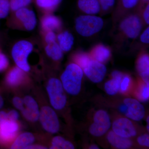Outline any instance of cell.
I'll list each match as a JSON object with an SVG mask.
<instances>
[{
  "instance_id": "6da1fadb",
  "label": "cell",
  "mask_w": 149,
  "mask_h": 149,
  "mask_svg": "<svg viewBox=\"0 0 149 149\" xmlns=\"http://www.w3.org/2000/svg\"><path fill=\"white\" fill-rule=\"evenodd\" d=\"M83 76V70L78 65L75 63L68 65L61 77L65 90L70 95H78L81 90Z\"/></svg>"
},
{
  "instance_id": "7a4b0ae2",
  "label": "cell",
  "mask_w": 149,
  "mask_h": 149,
  "mask_svg": "<svg viewBox=\"0 0 149 149\" xmlns=\"http://www.w3.org/2000/svg\"><path fill=\"white\" fill-rule=\"evenodd\" d=\"M104 25L102 18L95 15H86L78 17L75 21V28L79 35L91 37L100 32Z\"/></svg>"
},
{
  "instance_id": "3957f363",
  "label": "cell",
  "mask_w": 149,
  "mask_h": 149,
  "mask_svg": "<svg viewBox=\"0 0 149 149\" xmlns=\"http://www.w3.org/2000/svg\"><path fill=\"white\" fill-rule=\"evenodd\" d=\"M34 45L31 42L21 40L14 44L12 49L11 54L17 66L24 70L29 72L30 66L28 58L34 50Z\"/></svg>"
},
{
  "instance_id": "277c9868",
  "label": "cell",
  "mask_w": 149,
  "mask_h": 149,
  "mask_svg": "<svg viewBox=\"0 0 149 149\" xmlns=\"http://www.w3.org/2000/svg\"><path fill=\"white\" fill-rule=\"evenodd\" d=\"M47 89L52 106L56 109H63L66 105L67 98L61 81L51 78L48 81Z\"/></svg>"
},
{
  "instance_id": "5b68a950",
  "label": "cell",
  "mask_w": 149,
  "mask_h": 149,
  "mask_svg": "<svg viewBox=\"0 0 149 149\" xmlns=\"http://www.w3.org/2000/svg\"><path fill=\"white\" fill-rule=\"evenodd\" d=\"M15 22L17 25V27L25 31H31L36 27L37 19L35 12L27 7L19 9L13 13Z\"/></svg>"
},
{
  "instance_id": "8992f818",
  "label": "cell",
  "mask_w": 149,
  "mask_h": 149,
  "mask_svg": "<svg viewBox=\"0 0 149 149\" xmlns=\"http://www.w3.org/2000/svg\"><path fill=\"white\" fill-rule=\"evenodd\" d=\"M93 123L89 128V132L95 137H101L107 132L111 126L110 118L105 111H97L93 118Z\"/></svg>"
},
{
  "instance_id": "52a82bcc",
  "label": "cell",
  "mask_w": 149,
  "mask_h": 149,
  "mask_svg": "<svg viewBox=\"0 0 149 149\" xmlns=\"http://www.w3.org/2000/svg\"><path fill=\"white\" fill-rule=\"evenodd\" d=\"M39 118L42 126L47 132L51 133H57L60 124L57 115L50 107H43L40 113Z\"/></svg>"
},
{
  "instance_id": "ba28073f",
  "label": "cell",
  "mask_w": 149,
  "mask_h": 149,
  "mask_svg": "<svg viewBox=\"0 0 149 149\" xmlns=\"http://www.w3.org/2000/svg\"><path fill=\"white\" fill-rule=\"evenodd\" d=\"M85 75L94 83L102 82L106 74V67L103 63L92 58L83 69Z\"/></svg>"
},
{
  "instance_id": "9c48e42d",
  "label": "cell",
  "mask_w": 149,
  "mask_h": 149,
  "mask_svg": "<svg viewBox=\"0 0 149 149\" xmlns=\"http://www.w3.org/2000/svg\"><path fill=\"white\" fill-rule=\"evenodd\" d=\"M142 26V22L139 17L136 15H131L121 22L120 28L126 37L134 39L140 34Z\"/></svg>"
},
{
  "instance_id": "30bf717a",
  "label": "cell",
  "mask_w": 149,
  "mask_h": 149,
  "mask_svg": "<svg viewBox=\"0 0 149 149\" xmlns=\"http://www.w3.org/2000/svg\"><path fill=\"white\" fill-rule=\"evenodd\" d=\"M112 130L117 135L129 139L134 137L137 134L133 123L126 118H120L115 120L112 124Z\"/></svg>"
},
{
  "instance_id": "8fae6325",
  "label": "cell",
  "mask_w": 149,
  "mask_h": 149,
  "mask_svg": "<svg viewBox=\"0 0 149 149\" xmlns=\"http://www.w3.org/2000/svg\"><path fill=\"white\" fill-rule=\"evenodd\" d=\"M124 103L127 107L125 115L126 117L135 121H140L145 115V108L136 99L128 98L124 100Z\"/></svg>"
},
{
  "instance_id": "7c38bea8",
  "label": "cell",
  "mask_w": 149,
  "mask_h": 149,
  "mask_svg": "<svg viewBox=\"0 0 149 149\" xmlns=\"http://www.w3.org/2000/svg\"><path fill=\"white\" fill-rule=\"evenodd\" d=\"M23 101L26 106L21 111L23 116L29 121H37L39 118L40 112L37 102L29 96H26Z\"/></svg>"
},
{
  "instance_id": "4fadbf2b",
  "label": "cell",
  "mask_w": 149,
  "mask_h": 149,
  "mask_svg": "<svg viewBox=\"0 0 149 149\" xmlns=\"http://www.w3.org/2000/svg\"><path fill=\"white\" fill-rule=\"evenodd\" d=\"M62 21L58 17L51 13H45L41 18L40 25L42 32L58 31L61 28Z\"/></svg>"
},
{
  "instance_id": "5bb4252c",
  "label": "cell",
  "mask_w": 149,
  "mask_h": 149,
  "mask_svg": "<svg viewBox=\"0 0 149 149\" xmlns=\"http://www.w3.org/2000/svg\"><path fill=\"white\" fill-rule=\"evenodd\" d=\"M111 76L112 78L105 83L104 90L109 95H114L120 91L123 74L120 71L115 70L112 72Z\"/></svg>"
},
{
  "instance_id": "9a60e30c",
  "label": "cell",
  "mask_w": 149,
  "mask_h": 149,
  "mask_svg": "<svg viewBox=\"0 0 149 149\" xmlns=\"http://www.w3.org/2000/svg\"><path fill=\"white\" fill-rule=\"evenodd\" d=\"M18 125L15 121L7 120L0 123V139L8 141L13 139L18 130Z\"/></svg>"
},
{
  "instance_id": "2e32d148",
  "label": "cell",
  "mask_w": 149,
  "mask_h": 149,
  "mask_svg": "<svg viewBox=\"0 0 149 149\" xmlns=\"http://www.w3.org/2000/svg\"><path fill=\"white\" fill-rule=\"evenodd\" d=\"M107 139L109 143L118 149H128L132 146L133 143L129 138H124L117 135L113 131L108 133Z\"/></svg>"
},
{
  "instance_id": "e0dca14e",
  "label": "cell",
  "mask_w": 149,
  "mask_h": 149,
  "mask_svg": "<svg viewBox=\"0 0 149 149\" xmlns=\"http://www.w3.org/2000/svg\"><path fill=\"white\" fill-rule=\"evenodd\" d=\"M77 6L84 13L91 15L98 13L101 8L99 0H78Z\"/></svg>"
},
{
  "instance_id": "ac0fdd59",
  "label": "cell",
  "mask_w": 149,
  "mask_h": 149,
  "mask_svg": "<svg viewBox=\"0 0 149 149\" xmlns=\"http://www.w3.org/2000/svg\"><path fill=\"white\" fill-rule=\"evenodd\" d=\"M137 69L145 84L149 85V57L147 54L142 55L138 59Z\"/></svg>"
},
{
  "instance_id": "d6986e66",
  "label": "cell",
  "mask_w": 149,
  "mask_h": 149,
  "mask_svg": "<svg viewBox=\"0 0 149 149\" xmlns=\"http://www.w3.org/2000/svg\"><path fill=\"white\" fill-rule=\"evenodd\" d=\"M111 55L110 50L103 45L95 46L91 52V56L95 60L103 63L107 61Z\"/></svg>"
},
{
  "instance_id": "ffe728a7",
  "label": "cell",
  "mask_w": 149,
  "mask_h": 149,
  "mask_svg": "<svg viewBox=\"0 0 149 149\" xmlns=\"http://www.w3.org/2000/svg\"><path fill=\"white\" fill-rule=\"evenodd\" d=\"M57 42L63 52H69L74 42L73 35L68 31L60 32L56 37Z\"/></svg>"
},
{
  "instance_id": "44dd1931",
  "label": "cell",
  "mask_w": 149,
  "mask_h": 149,
  "mask_svg": "<svg viewBox=\"0 0 149 149\" xmlns=\"http://www.w3.org/2000/svg\"><path fill=\"white\" fill-rule=\"evenodd\" d=\"M25 73L18 67H15L10 70L6 77V82L8 85L15 86L19 85L24 80Z\"/></svg>"
},
{
  "instance_id": "7402d4cb",
  "label": "cell",
  "mask_w": 149,
  "mask_h": 149,
  "mask_svg": "<svg viewBox=\"0 0 149 149\" xmlns=\"http://www.w3.org/2000/svg\"><path fill=\"white\" fill-rule=\"evenodd\" d=\"M35 137L32 133L26 132L22 133L17 138L14 142L11 148L13 149H26L33 143Z\"/></svg>"
},
{
  "instance_id": "603a6c76",
  "label": "cell",
  "mask_w": 149,
  "mask_h": 149,
  "mask_svg": "<svg viewBox=\"0 0 149 149\" xmlns=\"http://www.w3.org/2000/svg\"><path fill=\"white\" fill-rule=\"evenodd\" d=\"M63 0H35L37 7L44 13H52Z\"/></svg>"
},
{
  "instance_id": "cb8c5ba5",
  "label": "cell",
  "mask_w": 149,
  "mask_h": 149,
  "mask_svg": "<svg viewBox=\"0 0 149 149\" xmlns=\"http://www.w3.org/2000/svg\"><path fill=\"white\" fill-rule=\"evenodd\" d=\"M45 49L48 56L55 61L60 60L63 56V52L57 41L45 45Z\"/></svg>"
},
{
  "instance_id": "d4e9b609",
  "label": "cell",
  "mask_w": 149,
  "mask_h": 149,
  "mask_svg": "<svg viewBox=\"0 0 149 149\" xmlns=\"http://www.w3.org/2000/svg\"><path fill=\"white\" fill-rule=\"evenodd\" d=\"M52 149H73L74 145L69 141H66L61 136H57L54 137L52 141Z\"/></svg>"
},
{
  "instance_id": "484cf974",
  "label": "cell",
  "mask_w": 149,
  "mask_h": 149,
  "mask_svg": "<svg viewBox=\"0 0 149 149\" xmlns=\"http://www.w3.org/2000/svg\"><path fill=\"white\" fill-rule=\"evenodd\" d=\"M33 0H9L12 13L22 8L29 6Z\"/></svg>"
},
{
  "instance_id": "4316f807",
  "label": "cell",
  "mask_w": 149,
  "mask_h": 149,
  "mask_svg": "<svg viewBox=\"0 0 149 149\" xmlns=\"http://www.w3.org/2000/svg\"><path fill=\"white\" fill-rule=\"evenodd\" d=\"M92 58V57L90 55L84 53H81L76 54L74 56V59L75 63L78 65L83 70V68Z\"/></svg>"
},
{
  "instance_id": "83f0119b",
  "label": "cell",
  "mask_w": 149,
  "mask_h": 149,
  "mask_svg": "<svg viewBox=\"0 0 149 149\" xmlns=\"http://www.w3.org/2000/svg\"><path fill=\"white\" fill-rule=\"evenodd\" d=\"M10 13L9 0H0V20L6 18Z\"/></svg>"
},
{
  "instance_id": "f1b7e54d",
  "label": "cell",
  "mask_w": 149,
  "mask_h": 149,
  "mask_svg": "<svg viewBox=\"0 0 149 149\" xmlns=\"http://www.w3.org/2000/svg\"><path fill=\"white\" fill-rule=\"evenodd\" d=\"M139 100L143 102H146L149 98V85L143 84L141 86L138 93Z\"/></svg>"
},
{
  "instance_id": "f546056e",
  "label": "cell",
  "mask_w": 149,
  "mask_h": 149,
  "mask_svg": "<svg viewBox=\"0 0 149 149\" xmlns=\"http://www.w3.org/2000/svg\"><path fill=\"white\" fill-rule=\"evenodd\" d=\"M44 42L45 45L56 41V35L54 31L43 32Z\"/></svg>"
},
{
  "instance_id": "4dcf8cb0",
  "label": "cell",
  "mask_w": 149,
  "mask_h": 149,
  "mask_svg": "<svg viewBox=\"0 0 149 149\" xmlns=\"http://www.w3.org/2000/svg\"><path fill=\"white\" fill-rule=\"evenodd\" d=\"M9 60L7 56L0 51V72L4 71L8 67Z\"/></svg>"
},
{
  "instance_id": "1f68e13d",
  "label": "cell",
  "mask_w": 149,
  "mask_h": 149,
  "mask_svg": "<svg viewBox=\"0 0 149 149\" xmlns=\"http://www.w3.org/2000/svg\"><path fill=\"white\" fill-rule=\"evenodd\" d=\"M131 82L130 77L128 75H125L123 77L120 83V90L123 93H125L128 91Z\"/></svg>"
},
{
  "instance_id": "d6a6232c",
  "label": "cell",
  "mask_w": 149,
  "mask_h": 149,
  "mask_svg": "<svg viewBox=\"0 0 149 149\" xmlns=\"http://www.w3.org/2000/svg\"><path fill=\"white\" fill-rule=\"evenodd\" d=\"M101 7L104 10H107L113 6L115 0H99Z\"/></svg>"
},
{
  "instance_id": "836d02e7",
  "label": "cell",
  "mask_w": 149,
  "mask_h": 149,
  "mask_svg": "<svg viewBox=\"0 0 149 149\" xmlns=\"http://www.w3.org/2000/svg\"><path fill=\"white\" fill-rule=\"evenodd\" d=\"M149 137L148 134H143L139 136L137 139V141L139 145L146 147H149Z\"/></svg>"
},
{
  "instance_id": "e575fe53",
  "label": "cell",
  "mask_w": 149,
  "mask_h": 149,
  "mask_svg": "<svg viewBox=\"0 0 149 149\" xmlns=\"http://www.w3.org/2000/svg\"><path fill=\"white\" fill-rule=\"evenodd\" d=\"M13 103L14 106L17 109L21 111L24 109V103L23 100L19 97H15L14 98Z\"/></svg>"
},
{
  "instance_id": "d590c367",
  "label": "cell",
  "mask_w": 149,
  "mask_h": 149,
  "mask_svg": "<svg viewBox=\"0 0 149 149\" xmlns=\"http://www.w3.org/2000/svg\"><path fill=\"white\" fill-rule=\"evenodd\" d=\"M139 0H121L124 7L130 9L134 7L137 4Z\"/></svg>"
},
{
  "instance_id": "8d00e7d4",
  "label": "cell",
  "mask_w": 149,
  "mask_h": 149,
  "mask_svg": "<svg viewBox=\"0 0 149 149\" xmlns=\"http://www.w3.org/2000/svg\"><path fill=\"white\" fill-rule=\"evenodd\" d=\"M140 40L142 43L149 44V28L147 27L142 33L140 37Z\"/></svg>"
},
{
  "instance_id": "74e56055",
  "label": "cell",
  "mask_w": 149,
  "mask_h": 149,
  "mask_svg": "<svg viewBox=\"0 0 149 149\" xmlns=\"http://www.w3.org/2000/svg\"><path fill=\"white\" fill-rule=\"evenodd\" d=\"M8 120L12 121H16L18 119L19 114L18 112L14 110L10 111L7 113Z\"/></svg>"
},
{
  "instance_id": "f35d334b",
  "label": "cell",
  "mask_w": 149,
  "mask_h": 149,
  "mask_svg": "<svg viewBox=\"0 0 149 149\" xmlns=\"http://www.w3.org/2000/svg\"><path fill=\"white\" fill-rule=\"evenodd\" d=\"M143 16L144 20L146 23L148 24H149V5L148 4L144 11Z\"/></svg>"
},
{
  "instance_id": "ab89813d",
  "label": "cell",
  "mask_w": 149,
  "mask_h": 149,
  "mask_svg": "<svg viewBox=\"0 0 149 149\" xmlns=\"http://www.w3.org/2000/svg\"><path fill=\"white\" fill-rule=\"evenodd\" d=\"M8 120L7 113L3 111H0V123Z\"/></svg>"
},
{
  "instance_id": "60d3db41",
  "label": "cell",
  "mask_w": 149,
  "mask_h": 149,
  "mask_svg": "<svg viewBox=\"0 0 149 149\" xmlns=\"http://www.w3.org/2000/svg\"><path fill=\"white\" fill-rule=\"evenodd\" d=\"M26 149H47V148L45 147L42 146H29L27 147Z\"/></svg>"
},
{
  "instance_id": "b9f144b4",
  "label": "cell",
  "mask_w": 149,
  "mask_h": 149,
  "mask_svg": "<svg viewBox=\"0 0 149 149\" xmlns=\"http://www.w3.org/2000/svg\"><path fill=\"white\" fill-rule=\"evenodd\" d=\"M119 110L121 112L125 114L127 111V107L125 104L122 105L120 106V107H119Z\"/></svg>"
},
{
  "instance_id": "7bdbcfd3",
  "label": "cell",
  "mask_w": 149,
  "mask_h": 149,
  "mask_svg": "<svg viewBox=\"0 0 149 149\" xmlns=\"http://www.w3.org/2000/svg\"><path fill=\"white\" fill-rule=\"evenodd\" d=\"M89 149H100L99 147L96 144H93V145H91L90 147H89Z\"/></svg>"
},
{
  "instance_id": "ee69618b",
  "label": "cell",
  "mask_w": 149,
  "mask_h": 149,
  "mask_svg": "<svg viewBox=\"0 0 149 149\" xmlns=\"http://www.w3.org/2000/svg\"><path fill=\"white\" fill-rule=\"evenodd\" d=\"M4 101L2 97L0 95V109L2 107L3 105Z\"/></svg>"
},
{
  "instance_id": "f6af8a7d",
  "label": "cell",
  "mask_w": 149,
  "mask_h": 149,
  "mask_svg": "<svg viewBox=\"0 0 149 149\" xmlns=\"http://www.w3.org/2000/svg\"><path fill=\"white\" fill-rule=\"evenodd\" d=\"M147 130H148V131H149V116H148V117H147Z\"/></svg>"
},
{
  "instance_id": "bcb514c9",
  "label": "cell",
  "mask_w": 149,
  "mask_h": 149,
  "mask_svg": "<svg viewBox=\"0 0 149 149\" xmlns=\"http://www.w3.org/2000/svg\"><path fill=\"white\" fill-rule=\"evenodd\" d=\"M143 1L145 3H148L149 2V0H143Z\"/></svg>"
}]
</instances>
